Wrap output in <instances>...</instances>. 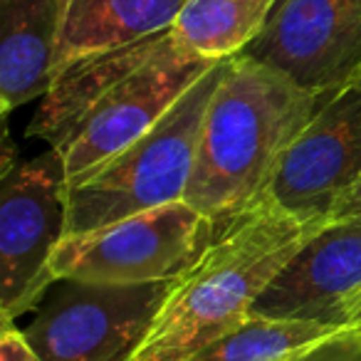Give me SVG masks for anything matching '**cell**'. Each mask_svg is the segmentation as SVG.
Returning <instances> with one entry per match:
<instances>
[{
  "instance_id": "1",
  "label": "cell",
  "mask_w": 361,
  "mask_h": 361,
  "mask_svg": "<svg viewBox=\"0 0 361 361\" xmlns=\"http://www.w3.org/2000/svg\"><path fill=\"white\" fill-rule=\"evenodd\" d=\"M216 62L188 50L173 27L75 57L40 97L27 136L45 139L75 178L146 134Z\"/></svg>"
},
{
  "instance_id": "2",
  "label": "cell",
  "mask_w": 361,
  "mask_h": 361,
  "mask_svg": "<svg viewBox=\"0 0 361 361\" xmlns=\"http://www.w3.org/2000/svg\"><path fill=\"white\" fill-rule=\"evenodd\" d=\"M336 92L317 94L285 72L233 55L208 104L183 201L208 216L218 238L262 201L277 161Z\"/></svg>"
},
{
  "instance_id": "3",
  "label": "cell",
  "mask_w": 361,
  "mask_h": 361,
  "mask_svg": "<svg viewBox=\"0 0 361 361\" xmlns=\"http://www.w3.org/2000/svg\"><path fill=\"white\" fill-rule=\"evenodd\" d=\"M317 228L267 201L250 208L176 280L154 329L131 361H186L238 326Z\"/></svg>"
},
{
  "instance_id": "4",
  "label": "cell",
  "mask_w": 361,
  "mask_h": 361,
  "mask_svg": "<svg viewBox=\"0 0 361 361\" xmlns=\"http://www.w3.org/2000/svg\"><path fill=\"white\" fill-rule=\"evenodd\" d=\"M231 60V57H228ZM218 60L146 134L97 169L67 178V235L186 198L208 104L226 75Z\"/></svg>"
},
{
  "instance_id": "5",
  "label": "cell",
  "mask_w": 361,
  "mask_h": 361,
  "mask_svg": "<svg viewBox=\"0 0 361 361\" xmlns=\"http://www.w3.org/2000/svg\"><path fill=\"white\" fill-rule=\"evenodd\" d=\"M218 240V228L186 201L65 235L52 255L57 282L144 285L183 277Z\"/></svg>"
},
{
  "instance_id": "6",
  "label": "cell",
  "mask_w": 361,
  "mask_h": 361,
  "mask_svg": "<svg viewBox=\"0 0 361 361\" xmlns=\"http://www.w3.org/2000/svg\"><path fill=\"white\" fill-rule=\"evenodd\" d=\"M25 329L40 361H131L151 334L173 282L99 285L62 280Z\"/></svg>"
},
{
  "instance_id": "7",
  "label": "cell",
  "mask_w": 361,
  "mask_h": 361,
  "mask_svg": "<svg viewBox=\"0 0 361 361\" xmlns=\"http://www.w3.org/2000/svg\"><path fill=\"white\" fill-rule=\"evenodd\" d=\"M67 235V171L55 149L0 178V314L30 312L52 285V255Z\"/></svg>"
},
{
  "instance_id": "8",
  "label": "cell",
  "mask_w": 361,
  "mask_h": 361,
  "mask_svg": "<svg viewBox=\"0 0 361 361\" xmlns=\"http://www.w3.org/2000/svg\"><path fill=\"white\" fill-rule=\"evenodd\" d=\"M361 180V87L349 85L324 102L287 146L262 201L307 226L331 221Z\"/></svg>"
},
{
  "instance_id": "9",
  "label": "cell",
  "mask_w": 361,
  "mask_h": 361,
  "mask_svg": "<svg viewBox=\"0 0 361 361\" xmlns=\"http://www.w3.org/2000/svg\"><path fill=\"white\" fill-rule=\"evenodd\" d=\"M240 55L317 94L344 90L361 72V0H277Z\"/></svg>"
},
{
  "instance_id": "10",
  "label": "cell",
  "mask_w": 361,
  "mask_h": 361,
  "mask_svg": "<svg viewBox=\"0 0 361 361\" xmlns=\"http://www.w3.org/2000/svg\"><path fill=\"white\" fill-rule=\"evenodd\" d=\"M361 297V213L319 226L260 292L250 314L349 329Z\"/></svg>"
},
{
  "instance_id": "11",
  "label": "cell",
  "mask_w": 361,
  "mask_h": 361,
  "mask_svg": "<svg viewBox=\"0 0 361 361\" xmlns=\"http://www.w3.org/2000/svg\"><path fill=\"white\" fill-rule=\"evenodd\" d=\"M70 0H0L3 116L45 97L60 70Z\"/></svg>"
},
{
  "instance_id": "12",
  "label": "cell",
  "mask_w": 361,
  "mask_h": 361,
  "mask_svg": "<svg viewBox=\"0 0 361 361\" xmlns=\"http://www.w3.org/2000/svg\"><path fill=\"white\" fill-rule=\"evenodd\" d=\"M183 6L186 0H70L60 67L75 57L166 30Z\"/></svg>"
},
{
  "instance_id": "13",
  "label": "cell",
  "mask_w": 361,
  "mask_h": 361,
  "mask_svg": "<svg viewBox=\"0 0 361 361\" xmlns=\"http://www.w3.org/2000/svg\"><path fill=\"white\" fill-rule=\"evenodd\" d=\"M275 3L277 0H186L171 27L196 55L228 60L255 40Z\"/></svg>"
},
{
  "instance_id": "14",
  "label": "cell",
  "mask_w": 361,
  "mask_h": 361,
  "mask_svg": "<svg viewBox=\"0 0 361 361\" xmlns=\"http://www.w3.org/2000/svg\"><path fill=\"white\" fill-rule=\"evenodd\" d=\"M341 329L324 324L272 317H245L238 326L228 329L211 344L198 349L186 361H280L292 351L322 341Z\"/></svg>"
},
{
  "instance_id": "15",
  "label": "cell",
  "mask_w": 361,
  "mask_h": 361,
  "mask_svg": "<svg viewBox=\"0 0 361 361\" xmlns=\"http://www.w3.org/2000/svg\"><path fill=\"white\" fill-rule=\"evenodd\" d=\"M280 361H361V331L341 329Z\"/></svg>"
},
{
  "instance_id": "16",
  "label": "cell",
  "mask_w": 361,
  "mask_h": 361,
  "mask_svg": "<svg viewBox=\"0 0 361 361\" xmlns=\"http://www.w3.org/2000/svg\"><path fill=\"white\" fill-rule=\"evenodd\" d=\"M0 361H40L27 341L25 331L16 329L13 319H3V334H0Z\"/></svg>"
},
{
  "instance_id": "17",
  "label": "cell",
  "mask_w": 361,
  "mask_h": 361,
  "mask_svg": "<svg viewBox=\"0 0 361 361\" xmlns=\"http://www.w3.org/2000/svg\"><path fill=\"white\" fill-rule=\"evenodd\" d=\"M361 213V180L356 183L354 188H351L349 193H346V198L344 201L336 206V211H334V216H331V221L334 218H346V216H359Z\"/></svg>"
},
{
  "instance_id": "18",
  "label": "cell",
  "mask_w": 361,
  "mask_h": 361,
  "mask_svg": "<svg viewBox=\"0 0 361 361\" xmlns=\"http://www.w3.org/2000/svg\"><path fill=\"white\" fill-rule=\"evenodd\" d=\"M18 164H20V161L16 159V146H13L11 134L6 131V139H3V159H0V178L11 173Z\"/></svg>"
},
{
  "instance_id": "19",
  "label": "cell",
  "mask_w": 361,
  "mask_h": 361,
  "mask_svg": "<svg viewBox=\"0 0 361 361\" xmlns=\"http://www.w3.org/2000/svg\"><path fill=\"white\" fill-rule=\"evenodd\" d=\"M349 329H359L361 331V297L356 300L354 310H351V317H349Z\"/></svg>"
},
{
  "instance_id": "20",
  "label": "cell",
  "mask_w": 361,
  "mask_h": 361,
  "mask_svg": "<svg viewBox=\"0 0 361 361\" xmlns=\"http://www.w3.org/2000/svg\"><path fill=\"white\" fill-rule=\"evenodd\" d=\"M351 85H359V87H361V72H359V75H356V80L351 82Z\"/></svg>"
}]
</instances>
